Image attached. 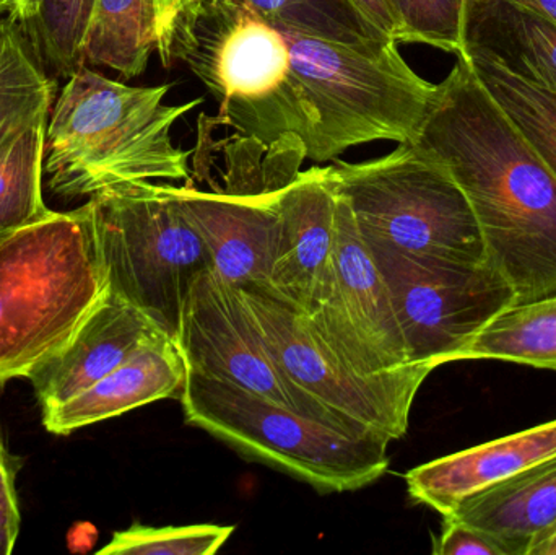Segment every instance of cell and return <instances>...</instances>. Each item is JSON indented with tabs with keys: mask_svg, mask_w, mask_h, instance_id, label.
I'll use <instances>...</instances> for the list:
<instances>
[{
	"mask_svg": "<svg viewBox=\"0 0 556 555\" xmlns=\"http://www.w3.org/2000/svg\"><path fill=\"white\" fill-rule=\"evenodd\" d=\"M412 140L466 192L489 263L516 303L556 293V178L477 80L463 55Z\"/></svg>",
	"mask_w": 556,
	"mask_h": 555,
	"instance_id": "cell-1",
	"label": "cell"
},
{
	"mask_svg": "<svg viewBox=\"0 0 556 555\" xmlns=\"http://www.w3.org/2000/svg\"><path fill=\"white\" fill-rule=\"evenodd\" d=\"M464 361H500L556 371V293L515 303L473 339Z\"/></svg>",
	"mask_w": 556,
	"mask_h": 555,
	"instance_id": "cell-22",
	"label": "cell"
},
{
	"mask_svg": "<svg viewBox=\"0 0 556 555\" xmlns=\"http://www.w3.org/2000/svg\"><path fill=\"white\" fill-rule=\"evenodd\" d=\"M39 0H10L9 15L26 25L35 16Z\"/></svg>",
	"mask_w": 556,
	"mask_h": 555,
	"instance_id": "cell-32",
	"label": "cell"
},
{
	"mask_svg": "<svg viewBox=\"0 0 556 555\" xmlns=\"http://www.w3.org/2000/svg\"><path fill=\"white\" fill-rule=\"evenodd\" d=\"M556 22V0H511Z\"/></svg>",
	"mask_w": 556,
	"mask_h": 555,
	"instance_id": "cell-33",
	"label": "cell"
},
{
	"mask_svg": "<svg viewBox=\"0 0 556 555\" xmlns=\"http://www.w3.org/2000/svg\"><path fill=\"white\" fill-rule=\"evenodd\" d=\"M434 555H513L511 551L490 534L456 520L444 517L443 531L433 540Z\"/></svg>",
	"mask_w": 556,
	"mask_h": 555,
	"instance_id": "cell-30",
	"label": "cell"
},
{
	"mask_svg": "<svg viewBox=\"0 0 556 555\" xmlns=\"http://www.w3.org/2000/svg\"><path fill=\"white\" fill-rule=\"evenodd\" d=\"M186 364L178 345L156 335L119 367L65 403L41 413L42 426L54 436L123 416L137 407L181 396Z\"/></svg>",
	"mask_w": 556,
	"mask_h": 555,
	"instance_id": "cell-16",
	"label": "cell"
},
{
	"mask_svg": "<svg viewBox=\"0 0 556 555\" xmlns=\"http://www.w3.org/2000/svg\"><path fill=\"white\" fill-rule=\"evenodd\" d=\"M23 468V458L7 450L0 433V555H9L15 550L22 528L16 476Z\"/></svg>",
	"mask_w": 556,
	"mask_h": 555,
	"instance_id": "cell-29",
	"label": "cell"
},
{
	"mask_svg": "<svg viewBox=\"0 0 556 555\" xmlns=\"http://www.w3.org/2000/svg\"><path fill=\"white\" fill-rule=\"evenodd\" d=\"M54 93L55 81L22 23L9 13L0 16V147L23 127L49 117Z\"/></svg>",
	"mask_w": 556,
	"mask_h": 555,
	"instance_id": "cell-21",
	"label": "cell"
},
{
	"mask_svg": "<svg viewBox=\"0 0 556 555\" xmlns=\"http://www.w3.org/2000/svg\"><path fill=\"white\" fill-rule=\"evenodd\" d=\"M326 169L366 243L469 266L490 264L466 192L443 163L414 143H399L368 162L333 160Z\"/></svg>",
	"mask_w": 556,
	"mask_h": 555,
	"instance_id": "cell-7",
	"label": "cell"
},
{
	"mask_svg": "<svg viewBox=\"0 0 556 555\" xmlns=\"http://www.w3.org/2000/svg\"><path fill=\"white\" fill-rule=\"evenodd\" d=\"M446 517L496 538L513 555H531L556 528V455L470 495Z\"/></svg>",
	"mask_w": 556,
	"mask_h": 555,
	"instance_id": "cell-20",
	"label": "cell"
},
{
	"mask_svg": "<svg viewBox=\"0 0 556 555\" xmlns=\"http://www.w3.org/2000/svg\"><path fill=\"white\" fill-rule=\"evenodd\" d=\"M337 195L327 169L301 172L278 194V241L270 287L309 315L323 293L336 241Z\"/></svg>",
	"mask_w": 556,
	"mask_h": 555,
	"instance_id": "cell-14",
	"label": "cell"
},
{
	"mask_svg": "<svg viewBox=\"0 0 556 555\" xmlns=\"http://www.w3.org/2000/svg\"><path fill=\"white\" fill-rule=\"evenodd\" d=\"M10 10V0H0V16L3 15V13H9Z\"/></svg>",
	"mask_w": 556,
	"mask_h": 555,
	"instance_id": "cell-35",
	"label": "cell"
},
{
	"mask_svg": "<svg viewBox=\"0 0 556 555\" xmlns=\"http://www.w3.org/2000/svg\"><path fill=\"white\" fill-rule=\"evenodd\" d=\"M459 55L556 178V93L521 80L485 55Z\"/></svg>",
	"mask_w": 556,
	"mask_h": 555,
	"instance_id": "cell-23",
	"label": "cell"
},
{
	"mask_svg": "<svg viewBox=\"0 0 556 555\" xmlns=\"http://www.w3.org/2000/svg\"><path fill=\"white\" fill-rule=\"evenodd\" d=\"M397 23L395 41L417 42L457 55L463 51L466 0H388Z\"/></svg>",
	"mask_w": 556,
	"mask_h": 555,
	"instance_id": "cell-28",
	"label": "cell"
},
{
	"mask_svg": "<svg viewBox=\"0 0 556 555\" xmlns=\"http://www.w3.org/2000/svg\"><path fill=\"white\" fill-rule=\"evenodd\" d=\"M556 93V22L511 0H466L463 51ZM459 55V54H457Z\"/></svg>",
	"mask_w": 556,
	"mask_h": 555,
	"instance_id": "cell-18",
	"label": "cell"
},
{
	"mask_svg": "<svg viewBox=\"0 0 556 555\" xmlns=\"http://www.w3.org/2000/svg\"><path fill=\"white\" fill-rule=\"evenodd\" d=\"M179 400L189 426L324 494L359 491L388 471L389 440L350 436L237 384L186 370Z\"/></svg>",
	"mask_w": 556,
	"mask_h": 555,
	"instance_id": "cell-6",
	"label": "cell"
},
{
	"mask_svg": "<svg viewBox=\"0 0 556 555\" xmlns=\"http://www.w3.org/2000/svg\"><path fill=\"white\" fill-rule=\"evenodd\" d=\"M108 292L90 205L0 240V384L58 355Z\"/></svg>",
	"mask_w": 556,
	"mask_h": 555,
	"instance_id": "cell-3",
	"label": "cell"
},
{
	"mask_svg": "<svg viewBox=\"0 0 556 555\" xmlns=\"http://www.w3.org/2000/svg\"><path fill=\"white\" fill-rule=\"evenodd\" d=\"M176 61L208 88L217 116L238 133L266 142L290 134L304 140L287 39L243 0L188 3L169 48V62Z\"/></svg>",
	"mask_w": 556,
	"mask_h": 555,
	"instance_id": "cell-5",
	"label": "cell"
},
{
	"mask_svg": "<svg viewBox=\"0 0 556 555\" xmlns=\"http://www.w3.org/2000/svg\"><path fill=\"white\" fill-rule=\"evenodd\" d=\"M366 247L388 287L410 364L434 370L464 361L477 335L516 303L511 283L492 264L469 266Z\"/></svg>",
	"mask_w": 556,
	"mask_h": 555,
	"instance_id": "cell-9",
	"label": "cell"
},
{
	"mask_svg": "<svg viewBox=\"0 0 556 555\" xmlns=\"http://www.w3.org/2000/svg\"><path fill=\"white\" fill-rule=\"evenodd\" d=\"M172 188L204 240L215 273L237 289L270 287L278 241L277 201L283 189L274 194L227 191L194 168L185 186Z\"/></svg>",
	"mask_w": 556,
	"mask_h": 555,
	"instance_id": "cell-13",
	"label": "cell"
},
{
	"mask_svg": "<svg viewBox=\"0 0 556 555\" xmlns=\"http://www.w3.org/2000/svg\"><path fill=\"white\" fill-rule=\"evenodd\" d=\"M10 231H0V240H2V238L5 237L7 234H10Z\"/></svg>",
	"mask_w": 556,
	"mask_h": 555,
	"instance_id": "cell-37",
	"label": "cell"
},
{
	"mask_svg": "<svg viewBox=\"0 0 556 555\" xmlns=\"http://www.w3.org/2000/svg\"><path fill=\"white\" fill-rule=\"evenodd\" d=\"M556 455V420L425 463L405 475L415 502L453 514L470 495Z\"/></svg>",
	"mask_w": 556,
	"mask_h": 555,
	"instance_id": "cell-17",
	"label": "cell"
},
{
	"mask_svg": "<svg viewBox=\"0 0 556 555\" xmlns=\"http://www.w3.org/2000/svg\"><path fill=\"white\" fill-rule=\"evenodd\" d=\"M281 375L359 432L389 442L407 433L415 396L430 367L372 381L346 370L311 329L306 315L267 287L238 289Z\"/></svg>",
	"mask_w": 556,
	"mask_h": 555,
	"instance_id": "cell-10",
	"label": "cell"
},
{
	"mask_svg": "<svg viewBox=\"0 0 556 555\" xmlns=\"http://www.w3.org/2000/svg\"><path fill=\"white\" fill-rule=\"evenodd\" d=\"M356 9L389 38L395 39L397 23L388 0H352Z\"/></svg>",
	"mask_w": 556,
	"mask_h": 555,
	"instance_id": "cell-31",
	"label": "cell"
},
{
	"mask_svg": "<svg viewBox=\"0 0 556 555\" xmlns=\"http://www.w3.org/2000/svg\"><path fill=\"white\" fill-rule=\"evenodd\" d=\"M156 335L165 332L139 308L108 290L67 345L28 378L41 413L106 377Z\"/></svg>",
	"mask_w": 556,
	"mask_h": 555,
	"instance_id": "cell-15",
	"label": "cell"
},
{
	"mask_svg": "<svg viewBox=\"0 0 556 555\" xmlns=\"http://www.w3.org/2000/svg\"><path fill=\"white\" fill-rule=\"evenodd\" d=\"M270 25L345 45L392 39L379 31L352 0H243Z\"/></svg>",
	"mask_w": 556,
	"mask_h": 555,
	"instance_id": "cell-25",
	"label": "cell"
},
{
	"mask_svg": "<svg viewBox=\"0 0 556 555\" xmlns=\"http://www.w3.org/2000/svg\"><path fill=\"white\" fill-rule=\"evenodd\" d=\"M88 205L108 290L175 341L189 289L214 264L172 185L111 186Z\"/></svg>",
	"mask_w": 556,
	"mask_h": 555,
	"instance_id": "cell-8",
	"label": "cell"
},
{
	"mask_svg": "<svg viewBox=\"0 0 556 555\" xmlns=\"http://www.w3.org/2000/svg\"><path fill=\"white\" fill-rule=\"evenodd\" d=\"M235 527L189 525L147 527L134 524L116 531L100 555H212L230 540Z\"/></svg>",
	"mask_w": 556,
	"mask_h": 555,
	"instance_id": "cell-27",
	"label": "cell"
},
{
	"mask_svg": "<svg viewBox=\"0 0 556 555\" xmlns=\"http://www.w3.org/2000/svg\"><path fill=\"white\" fill-rule=\"evenodd\" d=\"M173 85L130 87L80 65L59 93L46 130V185L72 199L111 186L186 181L192 150L172 140V127L202 98L166 104Z\"/></svg>",
	"mask_w": 556,
	"mask_h": 555,
	"instance_id": "cell-2",
	"label": "cell"
},
{
	"mask_svg": "<svg viewBox=\"0 0 556 555\" xmlns=\"http://www.w3.org/2000/svg\"><path fill=\"white\" fill-rule=\"evenodd\" d=\"M531 555H556V528L552 531L551 537L545 538Z\"/></svg>",
	"mask_w": 556,
	"mask_h": 555,
	"instance_id": "cell-34",
	"label": "cell"
},
{
	"mask_svg": "<svg viewBox=\"0 0 556 555\" xmlns=\"http://www.w3.org/2000/svg\"><path fill=\"white\" fill-rule=\"evenodd\" d=\"M212 2V0H188V3H207Z\"/></svg>",
	"mask_w": 556,
	"mask_h": 555,
	"instance_id": "cell-36",
	"label": "cell"
},
{
	"mask_svg": "<svg viewBox=\"0 0 556 555\" xmlns=\"http://www.w3.org/2000/svg\"><path fill=\"white\" fill-rule=\"evenodd\" d=\"M188 0H94L81 62L126 78L143 74L153 52L172 67L169 48Z\"/></svg>",
	"mask_w": 556,
	"mask_h": 555,
	"instance_id": "cell-19",
	"label": "cell"
},
{
	"mask_svg": "<svg viewBox=\"0 0 556 555\" xmlns=\"http://www.w3.org/2000/svg\"><path fill=\"white\" fill-rule=\"evenodd\" d=\"M278 29L290 48L291 77L306 116L307 159L333 162L363 143L417 137L438 85L405 62L395 39L345 45Z\"/></svg>",
	"mask_w": 556,
	"mask_h": 555,
	"instance_id": "cell-4",
	"label": "cell"
},
{
	"mask_svg": "<svg viewBox=\"0 0 556 555\" xmlns=\"http://www.w3.org/2000/svg\"><path fill=\"white\" fill-rule=\"evenodd\" d=\"M94 0H39L25 28L46 68L68 78L81 62V45Z\"/></svg>",
	"mask_w": 556,
	"mask_h": 555,
	"instance_id": "cell-26",
	"label": "cell"
},
{
	"mask_svg": "<svg viewBox=\"0 0 556 555\" xmlns=\"http://www.w3.org/2000/svg\"><path fill=\"white\" fill-rule=\"evenodd\" d=\"M175 344L185 358L186 370L237 384L350 436L384 439L353 429L294 388L267 351L237 287L215 270L201 274L189 289Z\"/></svg>",
	"mask_w": 556,
	"mask_h": 555,
	"instance_id": "cell-12",
	"label": "cell"
},
{
	"mask_svg": "<svg viewBox=\"0 0 556 555\" xmlns=\"http://www.w3.org/2000/svg\"><path fill=\"white\" fill-rule=\"evenodd\" d=\"M336 195L332 264L306 315L311 329L346 370L365 380H394L428 367L410 364L388 287L349 204Z\"/></svg>",
	"mask_w": 556,
	"mask_h": 555,
	"instance_id": "cell-11",
	"label": "cell"
},
{
	"mask_svg": "<svg viewBox=\"0 0 556 555\" xmlns=\"http://www.w3.org/2000/svg\"><path fill=\"white\" fill-rule=\"evenodd\" d=\"M49 117L23 127L0 147V231L16 230L51 214L42 199Z\"/></svg>",
	"mask_w": 556,
	"mask_h": 555,
	"instance_id": "cell-24",
	"label": "cell"
}]
</instances>
